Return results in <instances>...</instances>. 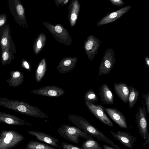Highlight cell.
<instances>
[{
  "mask_svg": "<svg viewBox=\"0 0 149 149\" xmlns=\"http://www.w3.org/2000/svg\"><path fill=\"white\" fill-rule=\"evenodd\" d=\"M68 120L86 133L96 137L99 141L101 140L104 141L110 144L115 149H120L83 117L80 116L70 114L68 115Z\"/></svg>",
  "mask_w": 149,
  "mask_h": 149,
  "instance_id": "cell-1",
  "label": "cell"
},
{
  "mask_svg": "<svg viewBox=\"0 0 149 149\" xmlns=\"http://www.w3.org/2000/svg\"><path fill=\"white\" fill-rule=\"evenodd\" d=\"M58 133L64 139L72 142L78 143L79 138L93 139L92 136L82 130L78 127L64 124L58 129Z\"/></svg>",
  "mask_w": 149,
  "mask_h": 149,
  "instance_id": "cell-2",
  "label": "cell"
},
{
  "mask_svg": "<svg viewBox=\"0 0 149 149\" xmlns=\"http://www.w3.org/2000/svg\"><path fill=\"white\" fill-rule=\"evenodd\" d=\"M9 10L19 26L26 27L24 8L20 0H8Z\"/></svg>",
  "mask_w": 149,
  "mask_h": 149,
  "instance_id": "cell-3",
  "label": "cell"
},
{
  "mask_svg": "<svg viewBox=\"0 0 149 149\" xmlns=\"http://www.w3.org/2000/svg\"><path fill=\"white\" fill-rule=\"evenodd\" d=\"M0 47L1 50L7 49L12 54H17V50L12 39L8 24H6L0 28Z\"/></svg>",
  "mask_w": 149,
  "mask_h": 149,
  "instance_id": "cell-4",
  "label": "cell"
},
{
  "mask_svg": "<svg viewBox=\"0 0 149 149\" xmlns=\"http://www.w3.org/2000/svg\"><path fill=\"white\" fill-rule=\"evenodd\" d=\"M115 54L111 48L105 51L99 68L98 77L102 75H107L113 67L115 62Z\"/></svg>",
  "mask_w": 149,
  "mask_h": 149,
  "instance_id": "cell-5",
  "label": "cell"
},
{
  "mask_svg": "<svg viewBox=\"0 0 149 149\" xmlns=\"http://www.w3.org/2000/svg\"><path fill=\"white\" fill-rule=\"evenodd\" d=\"M85 103L90 111L99 121L106 125L111 127L113 126L112 123L105 113L102 105H97L86 100L85 101Z\"/></svg>",
  "mask_w": 149,
  "mask_h": 149,
  "instance_id": "cell-6",
  "label": "cell"
},
{
  "mask_svg": "<svg viewBox=\"0 0 149 149\" xmlns=\"http://www.w3.org/2000/svg\"><path fill=\"white\" fill-rule=\"evenodd\" d=\"M136 122L140 134L144 139H147L148 124L146 112L144 106H140L138 112L135 113Z\"/></svg>",
  "mask_w": 149,
  "mask_h": 149,
  "instance_id": "cell-7",
  "label": "cell"
},
{
  "mask_svg": "<svg viewBox=\"0 0 149 149\" xmlns=\"http://www.w3.org/2000/svg\"><path fill=\"white\" fill-rule=\"evenodd\" d=\"M131 7L130 6H127L113 12L107 13L97 22V26L107 24L116 21L127 12Z\"/></svg>",
  "mask_w": 149,
  "mask_h": 149,
  "instance_id": "cell-8",
  "label": "cell"
},
{
  "mask_svg": "<svg viewBox=\"0 0 149 149\" xmlns=\"http://www.w3.org/2000/svg\"><path fill=\"white\" fill-rule=\"evenodd\" d=\"M110 132L116 139L127 147L132 149L134 143L137 141V138L129 134L124 132L118 131L114 132L111 131Z\"/></svg>",
  "mask_w": 149,
  "mask_h": 149,
  "instance_id": "cell-9",
  "label": "cell"
},
{
  "mask_svg": "<svg viewBox=\"0 0 149 149\" xmlns=\"http://www.w3.org/2000/svg\"><path fill=\"white\" fill-rule=\"evenodd\" d=\"M104 109L109 117L120 127L127 128L125 116L121 111L116 108H105Z\"/></svg>",
  "mask_w": 149,
  "mask_h": 149,
  "instance_id": "cell-10",
  "label": "cell"
},
{
  "mask_svg": "<svg viewBox=\"0 0 149 149\" xmlns=\"http://www.w3.org/2000/svg\"><path fill=\"white\" fill-rule=\"evenodd\" d=\"M101 42L97 37L93 35L89 36L85 45L88 57L92 60L97 53Z\"/></svg>",
  "mask_w": 149,
  "mask_h": 149,
  "instance_id": "cell-11",
  "label": "cell"
},
{
  "mask_svg": "<svg viewBox=\"0 0 149 149\" xmlns=\"http://www.w3.org/2000/svg\"><path fill=\"white\" fill-rule=\"evenodd\" d=\"M29 132L35 136L37 140L43 143L50 144L51 146L59 148H61V147L57 144L59 140L50 135L45 132L36 131H31Z\"/></svg>",
  "mask_w": 149,
  "mask_h": 149,
  "instance_id": "cell-12",
  "label": "cell"
},
{
  "mask_svg": "<svg viewBox=\"0 0 149 149\" xmlns=\"http://www.w3.org/2000/svg\"><path fill=\"white\" fill-rule=\"evenodd\" d=\"M34 93L42 96L57 97L62 96L65 91L61 89L53 87H46L32 91Z\"/></svg>",
  "mask_w": 149,
  "mask_h": 149,
  "instance_id": "cell-13",
  "label": "cell"
},
{
  "mask_svg": "<svg viewBox=\"0 0 149 149\" xmlns=\"http://www.w3.org/2000/svg\"><path fill=\"white\" fill-rule=\"evenodd\" d=\"M80 6L78 0H72L68 6V20L71 25L73 26L77 19Z\"/></svg>",
  "mask_w": 149,
  "mask_h": 149,
  "instance_id": "cell-14",
  "label": "cell"
},
{
  "mask_svg": "<svg viewBox=\"0 0 149 149\" xmlns=\"http://www.w3.org/2000/svg\"><path fill=\"white\" fill-rule=\"evenodd\" d=\"M101 103L108 104L114 103V97L109 88L106 84H102L99 91Z\"/></svg>",
  "mask_w": 149,
  "mask_h": 149,
  "instance_id": "cell-15",
  "label": "cell"
},
{
  "mask_svg": "<svg viewBox=\"0 0 149 149\" xmlns=\"http://www.w3.org/2000/svg\"><path fill=\"white\" fill-rule=\"evenodd\" d=\"M115 93L120 98L124 103L128 102L129 95L128 86L125 83H115L114 85Z\"/></svg>",
  "mask_w": 149,
  "mask_h": 149,
  "instance_id": "cell-16",
  "label": "cell"
},
{
  "mask_svg": "<svg viewBox=\"0 0 149 149\" xmlns=\"http://www.w3.org/2000/svg\"><path fill=\"white\" fill-rule=\"evenodd\" d=\"M11 78L7 81L12 85L19 84L23 80L24 76L22 73L18 71H13L10 72Z\"/></svg>",
  "mask_w": 149,
  "mask_h": 149,
  "instance_id": "cell-17",
  "label": "cell"
},
{
  "mask_svg": "<svg viewBox=\"0 0 149 149\" xmlns=\"http://www.w3.org/2000/svg\"><path fill=\"white\" fill-rule=\"evenodd\" d=\"M129 95L128 98V104L129 108L133 107L138 100L139 93L136 88L133 87L128 86Z\"/></svg>",
  "mask_w": 149,
  "mask_h": 149,
  "instance_id": "cell-18",
  "label": "cell"
},
{
  "mask_svg": "<svg viewBox=\"0 0 149 149\" xmlns=\"http://www.w3.org/2000/svg\"><path fill=\"white\" fill-rule=\"evenodd\" d=\"M28 148L32 149H56L54 146L46 143L37 141H31L28 145Z\"/></svg>",
  "mask_w": 149,
  "mask_h": 149,
  "instance_id": "cell-19",
  "label": "cell"
},
{
  "mask_svg": "<svg viewBox=\"0 0 149 149\" xmlns=\"http://www.w3.org/2000/svg\"><path fill=\"white\" fill-rule=\"evenodd\" d=\"M1 63L4 66L9 64L14 59V54H12L7 49L1 50Z\"/></svg>",
  "mask_w": 149,
  "mask_h": 149,
  "instance_id": "cell-20",
  "label": "cell"
},
{
  "mask_svg": "<svg viewBox=\"0 0 149 149\" xmlns=\"http://www.w3.org/2000/svg\"><path fill=\"white\" fill-rule=\"evenodd\" d=\"M83 149H102L100 144L93 139H87L82 145Z\"/></svg>",
  "mask_w": 149,
  "mask_h": 149,
  "instance_id": "cell-21",
  "label": "cell"
},
{
  "mask_svg": "<svg viewBox=\"0 0 149 149\" xmlns=\"http://www.w3.org/2000/svg\"><path fill=\"white\" fill-rule=\"evenodd\" d=\"M84 98L85 100L93 103L99 100L96 93L91 89L85 93Z\"/></svg>",
  "mask_w": 149,
  "mask_h": 149,
  "instance_id": "cell-22",
  "label": "cell"
},
{
  "mask_svg": "<svg viewBox=\"0 0 149 149\" xmlns=\"http://www.w3.org/2000/svg\"><path fill=\"white\" fill-rule=\"evenodd\" d=\"M62 146L63 149H83L81 147H79L64 142L62 143Z\"/></svg>",
  "mask_w": 149,
  "mask_h": 149,
  "instance_id": "cell-23",
  "label": "cell"
},
{
  "mask_svg": "<svg viewBox=\"0 0 149 149\" xmlns=\"http://www.w3.org/2000/svg\"><path fill=\"white\" fill-rule=\"evenodd\" d=\"M7 21V17L6 14L0 15V28L6 24Z\"/></svg>",
  "mask_w": 149,
  "mask_h": 149,
  "instance_id": "cell-24",
  "label": "cell"
},
{
  "mask_svg": "<svg viewBox=\"0 0 149 149\" xmlns=\"http://www.w3.org/2000/svg\"><path fill=\"white\" fill-rule=\"evenodd\" d=\"M113 5L118 7L122 6L125 4V2L123 0H109Z\"/></svg>",
  "mask_w": 149,
  "mask_h": 149,
  "instance_id": "cell-25",
  "label": "cell"
},
{
  "mask_svg": "<svg viewBox=\"0 0 149 149\" xmlns=\"http://www.w3.org/2000/svg\"><path fill=\"white\" fill-rule=\"evenodd\" d=\"M143 96L145 98V103L147 108V112L149 113V91L146 95H143Z\"/></svg>",
  "mask_w": 149,
  "mask_h": 149,
  "instance_id": "cell-26",
  "label": "cell"
},
{
  "mask_svg": "<svg viewBox=\"0 0 149 149\" xmlns=\"http://www.w3.org/2000/svg\"><path fill=\"white\" fill-rule=\"evenodd\" d=\"M12 138L13 135L10 132L6 134V138L4 139V142L6 143H9Z\"/></svg>",
  "mask_w": 149,
  "mask_h": 149,
  "instance_id": "cell-27",
  "label": "cell"
},
{
  "mask_svg": "<svg viewBox=\"0 0 149 149\" xmlns=\"http://www.w3.org/2000/svg\"><path fill=\"white\" fill-rule=\"evenodd\" d=\"M68 2V0H55L56 5L58 7V6L61 5L63 6L64 4H66Z\"/></svg>",
  "mask_w": 149,
  "mask_h": 149,
  "instance_id": "cell-28",
  "label": "cell"
},
{
  "mask_svg": "<svg viewBox=\"0 0 149 149\" xmlns=\"http://www.w3.org/2000/svg\"><path fill=\"white\" fill-rule=\"evenodd\" d=\"M18 110L21 112L26 113V106L24 105H20L17 107Z\"/></svg>",
  "mask_w": 149,
  "mask_h": 149,
  "instance_id": "cell-29",
  "label": "cell"
},
{
  "mask_svg": "<svg viewBox=\"0 0 149 149\" xmlns=\"http://www.w3.org/2000/svg\"><path fill=\"white\" fill-rule=\"evenodd\" d=\"M22 67L26 69H29L30 67L29 64L26 61L24 60H22Z\"/></svg>",
  "mask_w": 149,
  "mask_h": 149,
  "instance_id": "cell-30",
  "label": "cell"
},
{
  "mask_svg": "<svg viewBox=\"0 0 149 149\" xmlns=\"http://www.w3.org/2000/svg\"><path fill=\"white\" fill-rule=\"evenodd\" d=\"M54 29L57 33H58L62 32L63 30L62 27L60 26L59 24H57V25L54 26Z\"/></svg>",
  "mask_w": 149,
  "mask_h": 149,
  "instance_id": "cell-31",
  "label": "cell"
},
{
  "mask_svg": "<svg viewBox=\"0 0 149 149\" xmlns=\"http://www.w3.org/2000/svg\"><path fill=\"white\" fill-rule=\"evenodd\" d=\"M5 121L8 124H12L14 123V120L13 119L10 118H6L5 120Z\"/></svg>",
  "mask_w": 149,
  "mask_h": 149,
  "instance_id": "cell-32",
  "label": "cell"
},
{
  "mask_svg": "<svg viewBox=\"0 0 149 149\" xmlns=\"http://www.w3.org/2000/svg\"><path fill=\"white\" fill-rule=\"evenodd\" d=\"M145 61L146 67L149 68V58L148 57L146 56L145 57Z\"/></svg>",
  "mask_w": 149,
  "mask_h": 149,
  "instance_id": "cell-33",
  "label": "cell"
},
{
  "mask_svg": "<svg viewBox=\"0 0 149 149\" xmlns=\"http://www.w3.org/2000/svg\"><path fill=\"white\" fill-rule=\"evenodd\" d=\"M147 139H146L145 142L143 143V146H144L146 145H147L149 143V134L148 132L147 133Z\"/></svg>",
  "mask_w": 149,
  "mask_h": 149,
  "instance_id": "cell-34",
  "label": "cell"
},
{
  "mask_svg": "<svg viewBox=\"0 0 149 149\" xmlns=\"http://www.w3.org/2000/svg\"><path fill=\"white\" fill-rule=\"evenodd\" d=\"M102 146L104 149H115V148L113 147H110L105 145L103 144Z\"/></svg>",
  "mask_w": 149,
  "mask_h": 149,
  "instance_id": "cell-35",
  "label": "cell"
},
{
  "mask_svg": "<svg viewBox=\"0 0 149 149\" xmlns=\"http://www.w3.org/2000/svg\"><path fill=\"white\" fill-rule=\"evenodd\" d=\"M71 63V61L69 60H67L65 61L64 62V64L65 66L69 65Z\"/></svg>",
  "mask_w": 149,
  "mask_h": 149,
  "instance_id": "cell-36",
  "label": "cell"
},
{
  "mask_svg": "<svg viewBox=\"0 0 149 149\" xmlns=\"http://www.w3.org/2000/svg\"><path fill=\"white\" fill-rule=\"evenodd\" d=\"M43 67L42 66H40L38 68L37 72L39 74L42 73L43 70Z\"/></svg>",
  "mask_w": 149,
  "mask_h": 149,
  "instance_id": "cell-37",
  "label": "cell"
},
{
  "mask_svg": "<svg viewBox=\"0 0 149 149\" xmlns=\"http://www.w3.org/2000/svg\"><path fill=\"white\" fill-rule=\"evenodd\" d=\"M37 46L38 48H40L42 46V44L40 40H38L37 43Z\"/></svg>",
  "mask_w": 149,
  "mask_h": 149,
  "instance_id": "cell-38",
  "label": "cell"
},
{
  "mask_svg": "<svg viewBox=\"0 0 149 149\" xmlns=\"http://www.w3.org/2000/svg\"></svg>",
  "mask_w": 149,
  "mask_h": 149,
  "instance_id": "cell-39",
  "label": "cell"
},
{
  "mask_svg": "<svg viewBox=\"0 0 149 149\" xmlns=\"http://www.w3.org/2000/svg\"></svg>",
  "mask_w": 149,
  "mask_h": 149,
  "instance_id": "cell-40",
  "label": "cell"
}]
</instances>
